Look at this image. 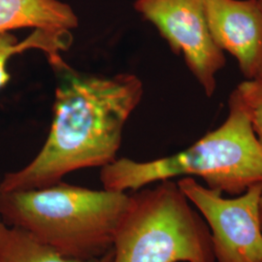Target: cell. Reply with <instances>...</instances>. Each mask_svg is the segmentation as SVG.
Wrapping results in <instances>:
<instances>
[{"label": "cell", "mask_w": 262, "mask_h": 262, "mask_svg": "<svg viewBox=\"0 0 262 262\" xmlns=\"http://www.w3.org/2000/svg\"><path fill=\"white\" fill-rule=\"evenodd\" d=\"M55 70L59 81L46 142L26 167L4 175L0 190L49 187L73 171L117 159L123 127L144 94L142 81L129 73L84 74L67 64Z\"/></svg>", "instance_id": "6da1fadb"}, {"label": "cell", "mask_w": 262, "mask_h": 262, "mask_svg": "<svg viewBox=\"0 0 262 262\" xmlns=\"http://www.w3.org/2000/svg\"><path fill=\"white\" fill-rule=\"evenodd\" d=\"M130 203L123 191L63 183L27 190H0V220L19 227L59 255L92 260L113 249Z\"/></svg>", "instance_id": "7a4b0ae2"}, {"label": "cell", "mask_w": 262, "mask_h": 262, "mask_svg": "<svg viewBox=\"0 0 262 262\" xmlns=\"http://www.w3.org/2000/svg\"><path fill=\"white\" fill-rule=\"evenodd\" d=\"M225 122L186 150L149 161L116 159L100 171L103 188L135 191L175 177H200L220 192L242 194L262 183V147L234 94Z\"/></svg>", "instance_id": "3957f363"}, {"label": "cell", "mask_w": 262, "mask_h": 262, "mask_svg": "<svg viewBox=\"0 0 262 262\" xmlns=\"http://www.w3.org/2000/svg\"><path fill=\"white\" fill-rule=\"evenodd\" d=\"M132 191L113 243L112 262H215L212 236L178 184Z\"/></svg>", "instance_id": "277c9868"}, {"label": "cell", "mask_w": 262, "mask_h": 262, "mask_svg": "<svg viewBox=\"0 0 262 262\" xmlns=\"http://www.w3.org/2000/svg\"><path fill=\"white\" fill-rule=\"evenodd\" d=\"M177 184L210 225L217 262L262 261V183L248 187L237 198H225L192 177L180 179Z\"/></svg>", "instance_id": "5b68a950"}, {"label": "cell", "mask_w": 262, "mask_h": 262, "mask_svg": "<svg viewBox=\"0 0 262 262\" xmlns=\"http://www.w3.org/2000/svg\"><path fill=\"white\" fill-rule=\"evenodd\" d=\"M134 8L158 29L171 51L182 56L208 97L215 94L225 53L211 36L205 0H136Z\"/></svg>", "instance_id": "8992f818"}, {"label": "cell", "mask_w": 262, "mask_h": 262, "mask_svg": "<svg viewBox=\"0 0 262 262\" xmlns=\"http://www.w3.org/2000/svg\"><path fill=\"white\" fill-rule=\"evenodd\" d=\"M217 48L232 55L247 80L262 75V10L256 0H205Z\"/></svg>", "instance_id": "52a82bcc"}, {"label": "cell", "mask_w": 262, "mask_h": 262, "mask_svg": "<svg viewBox=\"0 0 262 262\" xmlns=\"http://www.w3.org/2000/svg\"><path fill=\"white\" fill-rule=\"evenodd\" d=\"M78 26L74 10L59 0H0V33L28 28L71 31Z\"/></svg>", "instance_id": "ba28073f"}, {"label": "cell", "mask_w": 262, "mask_h": 262, "mask_svg": "<svg viewBox=\"0 0 262 262\" xmlns=\"http://www.w3.org/2000/svg\"><path fill=\"white\" fill-rule=\"evenodd\" d=\"M71 31H52L34 29L24 40L19 41L10 32L0 33V90L9 83L11 75L7 70V63L12 56L29 50H40L48 56L54 68L63 66L61 52L68 50L72 44Z\"/></svg>", "instance_id": "9c48e42d"}, {"label": "cell", "mask_w": 262, "mask_h": 262, "mask_svg": "<svg viewBox=\"0 0 262 262\" xmlns=\"http://www.w3.org/2000/svg\"><path fill=\"white\" fill-rule=\"evenodd\" d=\"M113 249L92 260L66 258L41 243L28 231L4 224L0 220V262H112Z\"/></svg>", "instance_id": "30bf717a"}, {"label": "cell", "mask_w": 262, "mask_h": 262, "mask_svg": "<svg viewBox=\"0 0 262 262\" xmlns=\"http://www.w3.org/2000/svg\"><path fill=\"white\" fill-rule=\"evenodd\" d=\"M262 147V78L246 80L233 91Z\"/></svg>", "instance_id": "8fae6325"}, {"label": "cell", "mask_w": 262, "mask_h": 262, "mask_svg": "<svg viewBox=\"0 0 262 262\" xmlns=\"http://www.w3.org/2000/svg\"><path fill=\"white\" fill-rule=\"evenodd\" d=\"M259 211H260V221H261V226H262V196L260 199V206H259Z\"/></svg>", "instance_id": "7c38bea8"}, {"label": "cell", "mask_w": 262, "mask_h": 262, "mask_svg": "<svg viewBox=\"0 0 262 262\" xmlns=\"http://www.w3.org/2000/svg\"><path fill=\"white\" fill-rule=\"evenodd\" d=\"M256 1L258 2V4H259V6H260V8H261L262 10V0H256ZM259 78H262V75L261 77H259Z\"/></svg>", "instance_id": "4fadbf2b"}, {"label": "cell", "mask_w": 262, "mask_h": 262, "mask_svg": "<svg viewBox=\"0 0 262 262\" xmlns=\"http://www.w3.org/2000/svg\"><path fill=\"white\" fill-rule=\"evenodd\" d=\"M262 262V261H261Z\"/></svg>", "instance_id": "5bb4252c"}]
</instances>
